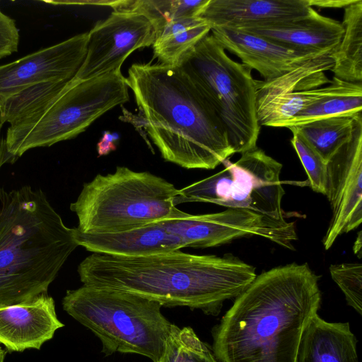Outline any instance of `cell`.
Instances as JSON below:
<instances>
[{
  "label": "cell",
  "instance_id": "1f68e13d",
  "mask_svg": "<svg viewBox=\"0 0 362 362\" xmlns=\"http://www.w3.org/2000/svg\"><path fill=\"white\" fill-rule=\"evenodd\" d=\"M2 127L3 124L0 122V169L5 163L13 161L7 153Z\"/></svg>",
  "mask_w": 362,
  "mask_h": 362
},
{
  "label": "cell",
  "instance_id": "30bf717a",
  "mask_svg": "<svg viewBox=\"0 0 362 362\" xmlns=\"http://www.w3.org/2000/svg\"><path fill=\"white\" fill-rule=\"evenodd\" d=\"M158 222L180 237L186 247H216L240 238L257 235L293 250V242L298 239L294 222L247 209H228L192 215L175 206L168 217Z\"/></svg>",
  "mask_w": 362,
  "mask_h": 362
},
{
  "label": "cell",
  "instance_id": "5b68a950",
  "mask_svg": "<svg viewBox=\"0 0 362 362\" xmlns=\"http://www.w3.org/2000/svg\"><path fill=\"white\" fill-rule=\"evenodd\" d=\"M62 307L101 341V352L135 354L159 362L173 323L159 303L134 293L83 285L68 290Z\"/></svg>",
  "mask_w": 362,
  "mask_h": 362
},
{
  "label": "cell",
  "instance_id": "8fae6325",
  "mask_svg": "<svg viewBox=\"0 0 362 362\" xmlns=\"http://www.w3.org/2000/svg\"><path fill=\"white\" fill-rule=\"evenodd\" d=\"M332 52L309 59L270 81L255 80L257 119L260 127H281L308 105L324 96L331 80L325 71L334 66Z\"/></svg>",
  "mask_w": 362,
  "mask_h": 362
},
{
  "label": "cell",
  "instance_id": "2e32d148",
  "mask_svg": "<svg viewBox=\"0 0 362 362\" xmlns=\"http://www.w3.org/2000/svg\"><path fill=\"white\" fill-rule=\"evenodd\" d=\"M232 29L267 39L288 49L315 54L334 52L344 33L340 22L320 14L314 8L308 16L296 19L248 24Z\"/></svg>",
  "mask_w": 362,
  "mask_h": 362
},
{
  "label": "cell",
  "instance_id": "ba28073f",
  "mask_svg": "<svg viewBox=\"0 0 362 362\" xmlns=\"http://www.w3.org/2000/svg\"><path fill=\"white\" fill-rule=\"evenodd\" d=\"M177 66L223 124L235 153L255 148L261 127L252 69L230 59L212 35L182 55Z\"/></svg>",
  "mask_w": 362,
  "mask_h": 362
},
{
  "label": "cell",
  "instance_id": "3957f363",
  "mask_svg": "<svg viewBox=\"0 0 362 362\" xmlns=\"http://www.w3.org/2000/svg\"><path fill=\"white\" fill-rule=\"evenodd\" d=\"M126 82L165 160L211 170L235 153L223 124L177 65L134 64Z\"/></svg>",
  "mask_w": 362,
  "mask_h": 362
},
{
  "label": "cell",
  "instance_id": "8992f818",
  "mask_svg": "<svg viewBox=\"0 0 362 362\" xmlns=\"http://www.w3.org/2000/svg\"><path fill=\"white\" fill-rule=\"evenodd\" d=\"M126 78L112 71L88 80L74 78L16 121L5 136L14 161L27 151L73 139L95 120L129 100Z\"/></svg>",
  "mask_w": 362,
  "mask_h": 362
},
{
  "label": "cell",
  "instance_id": "52a82bcc",
  "mask_svg": "<svg viewBox=\"0 0 362 362\" xmlns=\"http://www.w3.org/2000/svg\"><path fill=\"white\" fill-rule=\"evenodd\" d=\"M173 184L148 172L117 166L84 183L70 204L85 233H113L141 228L168 217L175 207Z\"/></svg>",
  "mask_w": 362,
  "mask_h": 362
},
{
  "label": "cell",
  "instance_id": "4fadbf2b",
  "mask_svg": "<svg viewBox=\"0 0 362 362\" xmlns=\"http://www.w3.org/2000/svg\"><path fill=\"white\" fill-rule=\"evenodd\" d=\"M156 40L151 23L141 14L113 11L88 32L87 53L74 78L88 80L112 71H121L129 55L152 46Z\"/></svg>",
  "mask_w": 362,
  "mask_h": 362
},
{
  "label": "cell",
  "instance_id": "6da1fadb",
  "mask_svg": "<svg viewBox=\"0 0 362 362\" xmlns=\"http://www.w3.org/2000/svg\"><path fill=\"white\" fill-rule=\"evenodd\" d=\"M318 276L291 263L257 275L211 331L218 362H296L321 304Z\"/></svg>",
  "mask_w": 362,
  "mask_h": 362
},
{
  "label": "cell",
  "instance_id": "9c48e42d",
  "mask_svg": "<svg viewBox=\"0 0 362 362\" xmlns=\"http://www.w3.org/2000/svg\"><path fill=\"white\" fill-rule=\"evenodd\" d=\"M218 173L177 190L175 206L186 202L212 203L228 209H247L276 219L285 218L281 209L284 189L282 164L256 146L235 163H222Z\"/></svg>",
  "mask_w": 362,
  "mask_h": 362
},
{
  "label": "cell",
  "instance_id": "277c9868",
  "mask_svg": "<svg viewBox=\"0 0 362 362\" xmlns=\"http://www.w3.org/2000/svg\"><path fill=\"white\" fill-rule=\"evenodd\" d=\"M77 247L42 189L0 188V305L47 293Z\"/></svg>",
  "mask_w": 362,
  "mask_h": 362
},
{
  "label": "cell",
  "instance_id": "d4e9b609",
  "mask_svg": "<svg viewBox=\"0 0 362 362\" xmlns=\"http://www.w3.org/2000/svg\"><path fill=\"white\" fill-rule=\"evenodd\" d=\"M209 0H122L114 11L142 15L152 25L155 34L166 24L180 18L199 17Z\"/></svg>",
  "mask_w": 362,
  "mask_h": 362
},
{
  "label": "cell",
  "instance_id": "4dcf8cb0",
  "mask_svg": "<svg viewBox=\"0 0 362 362\" xmlns=\"http://www.w3.org/2000/svg\"><path fill=\"white\" fill-rule=\"evenodd\" d=\"M354 0H308L310 7L340 8H345Z\"/></svg>",
  "mask_w": 362,
  "mask_h": 362
},
{
  "label": "cell",
  "instance_id": "484cf974",
  "mask_svg": "<svg viewBox=\"0 0 362 362\" xmlns=\"http://www.w3.org/2000/svg\"><path fill=\"white\" fill-rule=\"evenodd\" d=\"M159 362H218L211 348L190 327L173 325Z\"/></svg>",
  "mask_w": 362,
  "mask_h": 362
},
{
  "label": "cell",
  "instance_id": "f1b7e54d",
  "mask_svg": "<svg viewBox=\"0 0 362 362\" xmlns=\"http://www.w3.org/2000/svg\"><path fill=\"white\" fill-rule=\"evenodd\" d=\"M19 40L16 21L4 13L0 7V59L18 51Z\"/></svg>",
  "mask_w": 362,
  "mask_h": 362
},
{
  "label": "cell",
  "instance_id": "7402d4cb",
  "mask_svg": "<svg viewBox=\"0 0 362 362\" xmlns=\"http://www.w3.org/2000/svg\"><path fill=\"white\" fill-rule=\"evenodd\" d=\"M344 9L341 23L344 33L332 53L331 71L340 80L359 83L362 82V0H354Z\"/></svg>",
  "mask_w": 362,
  "mask_h": 362
},
{
  "label": "cell",
  "instance_id": "603a6c76",
  "mask_svg": "<svg viewBox=\"0 0 362 362\" xmlns=\"http://www.w3.org/2000/svg\"><path fill=\"white\" fill-rule=\"evenodd\" d=\"M210 31L209 23L200 17L173 21L156 33L152 45L154 57L160 64L175 66Z\"/></svg>",
  "mask_w": 362,
  "mask_h": 362
},
{
  "label": "cell",
  "instance_id": "f546056e",
  "mask_svg": "<svg viewBox=\"0 0 362 362\" xmlns=\"http://www.w3.org/2000/svg\"><path fill=\"white\" fill-rule=\"evenodd\" d=\"M115 139L116 137L114 135L109 132H105L97 144L98 155L100 156L107 155L111 151H115L116 149V145L114 143Z\"/></svg>",
  "mask_w": 362,
  "mask_h": 362
},
{
  "label": "cell",
  "instance_id": "836d02e7",
  "mask_svg": "<svg viewBox=\"0 0 362 362\" xmlns=\"http://www.w3.org/2000/svg\"><path fill=\"white\" fill-rule=\"evenodd\" d=\"M7 351L0 346V362H4Z\"/></svg>",
  "mask_w": 362,
  "mask_h": 362
},
{
  "label": "cell",
  "instance_id": "e0dca14e",
  "mask_svg": "<svg viewBox=\"0 0 362 362\" xmlns=\"http://www.w3.org/2000/svg\"><path fill=\"white\" fill-rule=\"evenodd\" d=\"M211 31L225 50L236 55L242 64L258 71L264 81L278 78L309 59L323 54L288 49L267 39L232 28L213 27Z\"/></svg>",
  "mask_w": 362,
  "mask_h": 362
},
{
  "label": "cell",
  "instance_id": "9a60e30c",
  "mask_svg": "<svg viewBox=\"0 0 362 362\" xmlns=\"http://www.w3.org/2000/svg\"><path fill=\"white\" fill-rule=\"evenodd\" d=\"M63 327L54 300L47 293L23 303L0 305V344L7 352L40 350Z\"/></svg>",
  "mask_w": 362,
  "mask_h": 362
},
{
  "label": "cell",
  "instance_id": "ffe728a7",
  "mask_svg": "<svg viewBox=\"0 0 362 362\" xmlns=\"http://www.w3.org/2000/svg\"><path fill=\"white\" fill-rule=\"evenodd\" d=\"M349 322H329L316 314L303 332L296 362H358Z\"/></svg>",
  "mask_w": 362,
  "mask_h": 362
},
{
  "label": "cell",
  "instance_id": "ac0fdd59",
  "mask_svg": "<svg viewBox=\"0 0 362 362\" xmlns=\"http://www.w3.org/2000/svg\"><path fill=\"white\" fill-rule=\"evenodd\" d=\"M72 228L78 246L93 253L142 257L186 247L180 237L168 231L160 222L113 233H85Z\"/></svg>",
  "mask_w": 362,
  "mask_h": 362
},
{
  "label": "cell",
  "instance_id": "83f0119b",
  "mask_svg": "<svg viewBox=\"0 0 362 362\" xmlns=\"http://www.w3.org/2000/svg\"><path fill=\"white\" fill-rule=\"evenodd\" d=\"M329 273L344 294L349 305L358 314L362 311V264L342 263L332 264Z\"/></svg>",
  "mask_w": 362,
  "mask_h": 362
},
{
  "label": "cell",
  "instance_id": "5bb4252c",
  "mask_svg": "<svg viewBox=\"0 0 362 362\" xmlns=\"http://www.w3.org/2000/svg\"><path fill=\"white\" fill-rule=\"evenodd\" d=\"M87 41L88 33L78 34L0 65V106L30 87L73 79L86 58Z\"/></svg>",
  "mask_w": 362,
  "mask_h": 362
},
{
  "label": "cell",
  "instance_id": "d6986e66",
  "mask_svg": "<svg viewBox=\"0 0 362 362\" xmlns=\"http://www.w3.org/2000/svg\"><path fill=\"white\" fill-rule=\"evenodd\" d=\"M313 9L308 0H209L199 17L211 28H234L296 19Z\"/></svg>",
  "mask_w": 362,
  "mask_h": 362
},
{
  "label": "cell",
  "instance_id": "7c38bea8",
  "mask_svg": "<svg viewBox=\"0 0 362 362\" xmlns=\"http://www.w3.org/2000/svg\"><path fill=\"white\" fill-rule=\"evenodd\" d=\"M332 216L322 238L326 250L362 222V114L350 138L327 162L326 194Z\"/></svg>",
  "mask_w": 362,
  "mask_h": 362
},
{
  "label": "cell",
  "instance_id": "4316f807",
  "mask_svg": "<svg viewBox=\"0 0 362 362\" xmlns=\"http://www.w3.org/2000/svg\"><path fill=\"white\" fill-rule=\"evenodd\" d=\"M292 134L291 144L307 173L310 187L313 191L325 195L327 163L301 136L297 133Z\"/></svg>",
  "mask_w": 362,
  "mask_h": 362
},
{
  "label": "cell",
  "instance_id": "7a4b0ae2",
  "mask_svg": "<svg viewBox=\"0 0 362 362\" xmlns=\"http://www.w3.org/2000/svg\"><path fill=\"white\" fill-rule=\"evenodd\" d=\"M83 285L134 293L165 307L219 314L257 276L255 269L232 255H198L180 250L142 257L92 253L78 266Z\"/></svg>",
  "mask_w": 362,
  "mask_h": 362
},
{
  "label": "cell",
  "instance_id": "d6a6232c",
  "mask_svg": "<svg viewBox=\"0 0 362 362\" xmlns=\"http://www.w3.org/2000/svg\"><path fill=\"white\" fill-rule=\"evenodd\" d=\"M362 235L361 231L360 230L358 233V236L354 243L353 250L355 255H358L359 258L361 257V247H362Z\"/></svg>",
  "mask_w": 362,
  "mask_h": 362
},
{
  "label": "cell",
  "instance_id": "44dd1931",
  "mask_svg": "<svg viewBox=\"0 0 362 362\" xmlns=\"http://www.w3.org/2000/svg\"><path fill=\"white\" fill-rule=\"evenodd\" d=\"M329 86L324 96L306 106L281 127L289 128L332 117L361 114L362 82H347L333 77Z\"/></svg>",
  "mask_w": 362,
  "mask_h": 362
},
{
  "label": "cell",
  "instance_id": "cb8c5ba5",
  "mask_svg": "<svg viewBox=\"0 0 362 362\" xmlns=\"http://www.w3.org/2000/svg\"><path fill=\"white\" fill-rule=\"evenodd\" d=\"M358 115L332 117L288 129L301 136L327 163L350 138Z\"/></svg>",
  "mask_w": 362,
  "mask_h": 362
}]
</instances>
